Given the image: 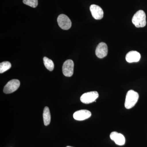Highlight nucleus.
<instances>
[{
  "label": "nucleus",
  "instance_id": "4468645a",
  "mask_svg": "<svg viewBox=\"0 0 147 147\" xmlns=\"http://www.w3.org/2000/svg\"><path fill=\"white\" fill-rule=\"evenodd\" d=\"M11 65L9 61H4L0 63V73H3L11 67Z\"/></svg>",
  "mask_w": 147,
  "mask_h": 147
},
{
  "label": "nucleus",
  "instance_id": "1a4fd4ad",
  "mask_svg": "<svg viewBox=\"0 0 147 147\" xmlns=\"http://www.w3.org/2000/svg\"><path fill=\"white\" fill-rule=\"evenodd\" d=\"M91 116V113L89 110H82L76 111L73 114L74 119L77 121H83L89 118Z\"/></svg>",
  "mask_w": 147,
  "mask_h": 147
},
{
  "label": "nucleus",
  "instance_id": "f257e3e1",
  "mask_svg": "<svg viewBox=\"0 0 147 147\" xmlns=\"http://www.w3.org/2000/svg\"><path fill=\"white\" fill-rule=\"evenodd\" d=\"M139 95L137 92L133 90L127 92L125 97V107L126 109H129L133 108L137 103L139 99Z\"/></svg>",
  "mask_w": 147,
  "mask_h": 147
},
{
  "label": "nucleus",
  "instance_id": "dca6fc26",
  "mask_svg": "<svg viewBox=\"0 0 147 147\" xmlns=\"http://www.w3.org/2000/svg\"><path fill=\"white\" fill-rule=\"evenodd\" d=\"M66 147H71V146H67Z\"/></svg>",
  "mask_w": 147,
  "mask_h": 147
},
{
  "label": "nucleus",
  "instance_id": "6e6552de",
  "mask_svg": "<svg viewBox=\"0 0 147 147\" xmlns=\"http://www.w3.org/2000/svg\"><path fill=\"white\" fill-rule=\"evenodd\" d=\"M108 49L107 44L105 42H100L96 49V55L100 59L105 57L108 55Z\"/></svg>",
  "mask_w": 147,
  "mask_h": 147
},
{
  "label": "nucleus",
  "instance_id": "20e7f679",
  "mask_svg": "<svg viewBox=\"0 0 147 147\" xmlns=\"http://www.w3.org/2000/svg\"><path fill=\"white\" fill-rule=\"evenodd\" d=\"M58 25L61 28L64 30H68L71 28V22L69 18L65 15L61 14L59 15L57 19Z\"/></svg>",
  "mask_w": 147,
  "mask_h": 147
},
{
  "label": "nucleus",
  "instance_id": "ddd939ff",
  "mask_svg": "<svg viewBox=\"0 0 147 147\" xmlns=\"http://www.w3.org/2000/svg\"><path fill=\"white\" fill-rule=\"evenodd\" d=\"M43 62L45 67L49 71H52L54 69L55 65L53 61L50 59H48L47 57H44L43 59Z\"/></svg>",
  "mask_w": 147,
  "mask_h": 147
},
{
  "label": "nucleus",
  "instance_id": "0eeeda50",
  "mask_svg": "<svg viewBox=\"0 0 147 147\" xmlns=\"http://www.w3.org/2000/svg\"><path fill=\"white\" fill-rule=\"evenodd\" d=\"M90 11L91 12L92 16L96 20H100L103 17V10L99 6L96 5H92L90 6Z\"/></svg>",
  "mask_w": 147,
  "mask_h": 147
},
{
  "label": "nucleus",
  "instance_id": "9d476101",
  "mask_svg": "<svg viewBox=\"0 0 147 147\" xmlns=\"http://www.w3.org/2000/svg\"><path fill=\"white\" fill-rule=\"evenodd\" d=\"M110 138L115 142L116 144L119 146H123L125 144V138L123 135L117 131L112 132L110 134Z\"/></svg>",
  "mask_w": 147,
  "mask_h": 147
},
{
  "label": "nucleus",
  "instance_id": "9b49d317",
  "mask_svg": "<svg viewBox=\"0 0 147 147\" xmlns=\"http://www.w3.org/2000/svg\"><path fill=\"white\" fill-rule=\"evenodd\" d=\"M141 59L140 53L136 51H131L127 53L125 57V59L127 62L131 63L137 62Z\"/></svg>",
  "mask_w": 147,
  "mask_h": 147
},
{
  "label": "nucleus",
  "instance_id": "f8f14e48",
  "mask_svg": "<svg viewBox=\"0 0 147 147\" xmlns=\"http://www.w3.org/2000/svg\"><path fill=\"white\" fill-rule=\"evenodd\" d=\"M43 119L44 125L45 126L49 125L51 121V115L48 107L44 108L43 113Z\"/></svg>",
  "mask_w": 147,
  "mask_h": 147
},
{
  "label": "nucleus",
  "instance_id": "39448f33",
  "mask_svg": "<svg viewBox=\"0 0 147 147\" xmlns=\"http://www.w3.org/2000/svg\"><path fill=\"white\" fill-rule=\"evenodd\" d=\"M20 86V82L18 79H12L5 86L3 92L5 94H10L16 91Z\"/></svg>",
  "mask_w": 147,
  "mask_h": 147
},
{
  "label": "nucleus",
  "instance_id": "423d86ee",
  "mask_svg": "<svg viewBox=\"0 0 147 147\" xmlns=\"http://www.w3.org/2000/svg\"><path fill=\"white\" fill-rule=\"evenodd\" d=\"M74 63L73 61L68 59L64 63L63 65V73L64 76L70 77L73 75L74 73Z\"/></svg>",
  "mask_w": 147,
  "mask_h": 147
},
{
  "label": "nucleus",
  "instance_id": "7ed1b4c3",
  "mask_svg": "<svg viewBox=\"0 0 147 147\" xmlns=\"http://www.w3.org/2000/svg\"><path fill=\"white\" fill-rule=\"evenodd\" d=\"M98 97V94L96 91H92L85 93L82 94L80 100L83 103L89 104L94 102H96V100Z\"/></svg>",
  "mask_w": 147,
  "mask_h": 147
},
{
  "label": "nucleus",
  "instance_id": "2eb2a0df",
  "mask_svg": "<svg viewBox=\"0 0 147 147\" xmlns=\"http://www.w3.org/2000/svg\"><path fill=\"white\" fill-rule=\"evenodd\" d=\"M23 3L33 8L36 7L38 5V0H23Z\"/></svg>",
  "mask_w": 147,
  "mask_h": 147
},
{
  "label": "nucleus",
  "instance_id": "f03ea898",
  "mask_svg": "<svg viewBox=\"0 0 147 147\" xmlns=\"http://www.w3.org/2000/svg\"><path fill=\"white\" fill-rule=\"evenodd\" d=\"M132 24L136 28H143L146 26V15L144 11L140 10L134 14L132 18Z\"/></svg>",
  "mask_w": 147,
  "mask_h": 147
}]
</instances>
